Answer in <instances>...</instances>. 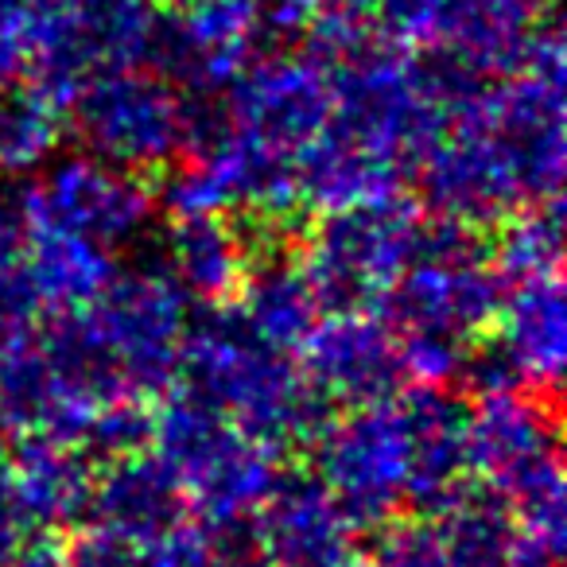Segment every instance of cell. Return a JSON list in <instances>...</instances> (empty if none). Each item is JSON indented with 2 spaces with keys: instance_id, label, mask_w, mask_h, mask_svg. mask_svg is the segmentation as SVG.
Returning a JSON list of instances; mask_svg holds the SVG:
<instances>
[{
  "instance_id": "9c48e42d",
  "label": "cell",
  "mask_w": 567,
  "mask_h": 567,
  "mask_svg": "<svg viewBox=\"0 0 567 567\" xmlns=\"http://www.w3.org/2000/svg\"><path fill=\"white\" fill-rule=\"evenodd\" d=\"M497 319L502 350L513 358L520 378L556 381L564 365V296L556 272L505 284Z\"/></svg>"
},
{
  "instance_id": "ba28073f",
  "label": "cell",
  "mask_w": 567,
  "mask_h": 567,
  "mask_svg": "<svg viewBox=\"0 0 567 567\" xmlns=\"http://www.w3.org/2000/svg\"><path fill=\"white\" fill-rule=\"evenodd\" d=\"M94 466L74 451V443L35 435L20 451L17 466L9 474V486L24 509L28 525H74L82 513H90L94 494Z\"/></svg>"
},
{
  "instance_id": "44dd1931",
  "label": "cell",
  "mask_w": 567,
  "mask_h": 567,
  "mask_svg": "<svg viewBox=\"0 0 567 567\" xmlns=\"http://www.w3.org/2000/svg\"><path fill=\"white\" fill-rule=\"evenodd\" d=\"M28 517L20 509L17 494H12L9 482H0V567L9 564L12 556L20 551V544L28 540Z\"/></svg>"
},
{
  "instance_id": "7a4b0ae2",
  "label": "cell",
  "mask_w": 567,
  "mask_h": 567,
  "mask_svg": "<svg viewBox=\"0 0 567 567\" xmlns=\"http://www.w3.org/2000/svg\"><path fill=\"white\" fill-rule=\"evenodd\" d=\"M311 447L323 486L354 528L389 525L396 505L409 502V432L393 396L331 420Z\"/></svg>"
},
{
  "instance_id": "4fadbf2b",
  "label": "cell",
  "mask_w": 567,
  "mask_h": 567,
  "mask_svg": "<svg viewBox=\"0 0 567 567\" xmlns=\"http://www.w3.org/2000/svg\"><path fill=\"white\" fill-rule=\"evenodd\" d=\"M86 141L94 144L97 156L113 159V164H159L175 144V125L172 113H164L156 102H141L128 110L125 102H97L94 110H86Z\"/></svg>"
},
{
  "instance_id": "ffe728a7",
  "label": "cell",
  "mask_w": 567,
  "mask_h": 567,
  "mask_svg": "<svg viewBox=\"0 0 567 567\" xmlns=\"http://www.w3.org/2000/svg\"><path fill=\"white\" fill-rule=\"evenodd\" d=\"M24 245H28L24 203H12L9 190H0V272L24 257Z\"/></svg>"
},
{
  "instance_id": "277c9868",
  "label": "cell",
  "mask_w": 567,
  "mask_h": 567,
  "mask_svg": "<svg viewBox=\"0 0 567 567\" xmlns=\"http://www.w3.org/2000/svg\"><path fill=\"white\" fill-rule=\"evenodd\" d=\"M28 229H59L113 249L148 221V190L128 175L102 172L94 164H66L51 172L24 198Z\"/></svg>"
},
{
  "instance_id": "30bf717a",
  "label": "cell",
  "mask_w": 567,
  "mask_h": 567,
  "mask_svg": "<svg viewBox=\"0 0 567 567\" xmlns=\"http://www.w3.org/2000/svg\"><path fill=\"white\" fill-rule=\"evenodd\" d=\"M435 520L447 567H513L520 520L494 486L466 478L458 494L435 513Z\"/></svg>"
},
{
  "instance_id": "3957f363",
  "label": "cell",
  "mask_w": 567,
  "mask_h": 567,
  "mask_svg": "<svg viewBox=\"0 0 567 567\" xmlns=\"http://www.w3.org/2000/svg\"><path fill=\"white\" fill-rule=\"evenodd\" d=\"M86 319L133 396L164 389L179 373L183 308L167 276H113L90 300Z\"/></svg>"
},
{
  "instance_id": "e0dca14e",
  "label": "cell",
  "mask_w": 567,
  "mask_h": 567,
  "mask_svg": "<svg viewBox=\"0 0 567 567\" xmlns=\"http://www.w3.org/2000/svg\"><path fill=\"white\" fill-rule=\"evenodd\" d=\"M40 303L43 300L35 296L28 272H12V268L0 272V358L24 347L28 323H32Z\"/></svg>"
},
{
  "instance_id": "2e32d148",
  "label": "cell",
  "mask_w": 567,
  "mask_h": 567,
  "mask_svg": "<svg viewBox=\"0 0 567 567\" xmlns=\"http://www.w3.org/2000/svg\"><path fill=\"white\" fill-rule=\"evenodd\" d=\"M370 567H447L432 525H389Z\"/></svg>"
},
{
  "instance_id": "7c38bea8",
  "label": "cell",
  "mask_w": 567,
  "mask_h": 567,
  "mask_svg": "<svg viewBox=\"0 0 567 567\" xmlns=\"http://www.w3.org/2000/svg\"><path fill=\"white\" fill-rule=\"evenodd\" d=\"M167 260L187 292L206 303H221L241 284L245 245L218 214H179L167 241Z\"/></svg>"
},
{
  "instance_id": "9a60e30c",
  "label": "cell",
  "mask_w": 567,
  "mask_h": 567,
  "mask_svg": "<svg viewBox=\"0 0 567 567\" xmlns=\"http://www.w3.org/2000/svg\"><path fill=\"white\" fill-rule=\"evenodd\" d=\"M51 141H55V133H51L48 117H40V113H0V167L28 172V167H35L48 156Z\"/></svg>"
},
{
  "instance_id": "5bb4252c",
  "label": "cell",
  "mask_w": 567,
  "mask_h": 567,
  "mask_svg": "<svg viewBox=\"0 0 567 567\" xmlns=\"http://www.w3.org/2000/svg\"><path fill=\"white\" fill-rule=\"evenodd\" d=\"M559 206L556 198L536 203V210L520 214L509 229L502 234V241L489 249L497 276L505 284L528 280V276H548L559 268Z\"/></svg>"
},
{
  "instance_id": "ac0fdd59",
  "label": "cell",
  "mask_w": 567,
  "mask_h": 567,
  "mask_svg": "<svg viewBox=\"0 0 567 567\" xmlns=\"http://www.w3.org/2000/svg\"><path fill=\"white\" fill-rule=\"evenodd\" d=\"M63 567H148V556H144L141 544L121 540V536L97 528L90 536H79L63 551Z\"/></svg>"
},
{
  "instance_id": "52a82bcc",
  "label": "cell",
  "mask_w": 567,
  "mask_h": 567,
  "mask_svg": "<svg viewBox=\"0 0 567 567\" xmlns=\"http://www.w3.org/2000/svg\"><path fill=\"white\" fill-rule=\"evenodd\" d=\"M183 505H187V489L179 486V478L167 471L164 458L141 455V451L110 458V471L97 474L90 494L97 528L141 548H156L179 528Z\"/></svg>"
},
{
  "instance_id": "8fae6325",
  "label": "cell",
  "mask_w": 567,
  "mask_h": 567,
  "mask_svg": "<svg viewBox=\"0 0 567 567\" xmlns=\"http://www.w3.org/2000/svg\"><path fill=\"white\" fill-rule=\"evenodd\" d=\"M237 288H241V308L237 311L245 316V323L280 350L303 347L311 327L323 316L303 265H292L284 257L245 265Z\"/></svg>"
},
{
  "instance_id": "d6986e66",
  "label": "cell",
  "mask_w": 567,
  "mask_h": 567,
  "mask_svg": "<svg viewBox=\"0 0 567 567\" xmlns=\"http://www.w3.org/2000/svg\"><path fill=\"white\" fill-rule=\"evenodd\" d=\"M148 567H226V556L214 544V536H195L175 528L167 540L156 544V556L148 559Z\"/></svg>"
},
{
  "instance_id": "5b68a950",
  "label": "cell",
  "mask_w": 567,
  "mask_h": 567,
  "mask_svg": "<svg viewBox=\"0 0 567 567\" xmlns=\"http://www.w3.org/2000/svg\"><path fill=\"white\" fill-rule=\"evenodd\" d=\"M308 347V378L327 401L378 404L401 389L404 358L401 342L381 319L362 311H339L327 323H316L303 339Z\"/></svg>"
},
{
  "instance_id": "6da1fadb",
  "label": "cell",
  "mask_w": 567,
  "mask_h": 567,
  "mask_svg": "<svg viewBox=\"0 0 567 567\" xmlns=\"http://www.w3.org/2000/svg\"><path fill=\"white\" fill-rule=\"evenodd\" d=\"M416 214L393 195L334 206L303 260L319 308L362 311L381 300L409 252Z\"/></svg>"
},
{
  "instance_id": "8992f818",
  "label": "cell",
  "mask_w": 567,
  "mask_h": 567,
  "mask_svg": "<svg viewBox=\"0 0 567 567\" xmlns=\"http://www.w3.org/2000/svg\"><path fill=\"white\" fill-rule=\"evenodd\" d=\"M257 509L252 533L272 567H354V525L323 482H272Z\"/></svg>"
}]
</instances>
